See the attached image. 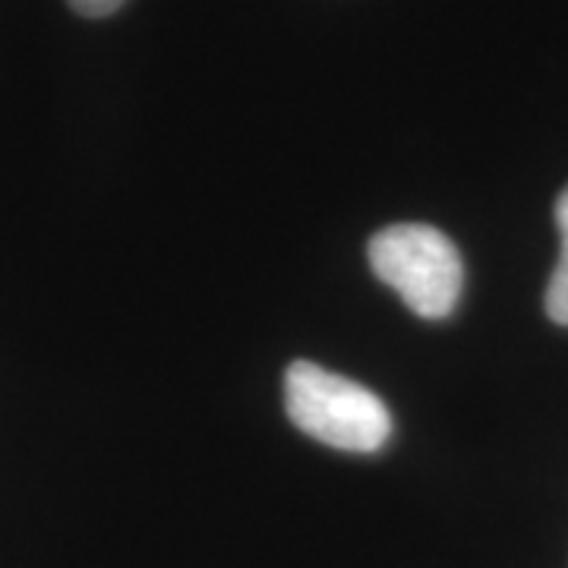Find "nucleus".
<instances>
[{"mask_svg":"<svg viewBox=\"0 0 568 568\" xmlns=\"http://www.w3.org/2000/svg\"><path fill=\"white\" fill-rule=\"evenodd\" d=\"M369 265L424 320H446L465 287L458 246L429 224L383 227L369 241Z\"/></svg>","mask_w":568,"mask_h":568,"instance_id":"f03ea898","label":"nucleus"},{"mask_svg":"<svg viewBox=\"0 0 568 568\" xmlns=\"http://www.w3.org/2000/svg\"><path fill=\"white\" fill-rule=\"evenodd\" d=\"M556 227H559V263L552 268L547 287V313L552 323L568 325V186L556 200Z\"/></svg>","mask_w":568,"mask_h":568,"instance_id":"7ed1b4c3","label":"nucleus"},{"mask_svg":"<svg viewBox=\"0 0 568 568\" xmlns=\"http://www.w3.org/2000/svg\"><path fill=\"white\" fill-rule=\"evenodd\" d=\"M126 0H70V7L82 13V17H92V20H99V17H111L114 10H121Z\"/></svg>","mask_w":568,"mask_h":568,"instance_id":"20e7f679","label":"nucleus"},{"mask_svg":"<svg viewBox=\"0 0 568 568\" xmlns=\"http://www.w3.org/2000/svg\"><path fill=\"white\" fill-rule=\"evenodd\" d=\"M284 407L310 439L342 452L369 455L392 436L388 407L376 392L310 361H297L284 373Z\"/></svg>","mask_w":568,"mask_h":568,"instance_id":"f257e3e1","label":"nucleus"}]
</instances>
